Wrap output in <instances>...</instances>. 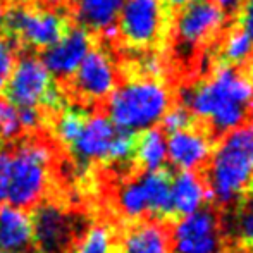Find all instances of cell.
<instances>
[{"label":"cell","instance_id":"cell-19","mask_svg":"<svg viewBox=\"0 0 253 253\" xmlns=\"http://www.w3.org/2000/svg\"><path fill=\"white\" fill-rule=\"evenodd\" d=\"M167 159V136L160 126L136 131L134 167L138 172H148L164 166Z\"/></svg>","mask_w":253,"mask_h":253},{"label":"cell","instance_id":"cell-22","mask_svg":"<svg viewBox=\"0 0 253 253\" xmlns=\"http://www.w3.org/2000/svg\"><path fill=\"white\" fill-rule=\"evenodd\" d=\"M16 55H17V52H16V48H14V45L10 43L3 35H0V93H2L7 78H9L10 71H12V67H14Z\"/></svg>","mask_w":253,"mask_h":253},{"label":"cell","instance_id":"cell-9","mask_svg":"<svg viewBox=\"0 0 253 253\" xmlns=\"http://www.w3.org/2000/svg\"><path fill=\"white\" fill-rule=\"evenodd\" d=\"M52 84L53 78L42 64L40 57L31 52H21L16 55L2 95L16 107H38Z\"/></svg>","mask_w":253,"mask_h":253},{"label":"cell","instance_id":"cell-14","mask_svg":"<svg viewBox=\"0 0 253 253\" xmlns=\"http://www.w3.org/2000/svg\"><path fill=\"white\" fill-rule=\"evenodd\" d=\"M170 227L153 219L123 220L117 226V243L121 253H169Z\"/></svg>","mask_w":253,"mask_h":253},{"label":"cell","instance_id":"cell-27","mask_svg":"<svg viewBox=\"0 0 253 253\" xmlns=\"http://www.w3.org/2000/svg\"><path fill=\"white\" fill-rule=\"evenodd\" d=\"M166 2L169 3L170 7H172V10H176V9H179V7L186 5V3L193 2V0H166Z\"/></svg>","mask_w":253,"mask_h":253},{"label":"cell","instance_id":"cell-26","mask_svg":"<svg viewBox=\"0 0 253 253\" xmlns=\"http://www.w3.org/2000/svg\"><path fill=\"white\" fill-rule=\"evenodd\" d=\"M33 2L42 3V5H47V7H53V9H66L67 10L69 0H33Z\"/></svg>","mask_w":253,"mask_h":253},{"label":"cell","instance_id":"cell-15","mask_svg":"<svg viewBox=\"0 0 253 253\" xmlns=\"http://www.w3.org/2000/svg\"><path fill=\"white\" fill-rule=\"evenodd\" d=\"M227 253H253V183L220 212Z\"/></svg>","mask_w":253,"mask_h":253},{"label":"cell","instance_id":"cell-20","mask_svg":"<svg viewBox=\"0 0 253 253\" xmlns=\"http://www.w3.org/2000/svg\"><path fill=\"white\" fill-rule=\"evenodd\" d=\"M117 238V222L100 217L90 224L86 233L78 240L71 253H109Z\"/></svg>","mask_w":253,"mask_h":253},{"label":"cell","instance_id":"cell-10","mask_svg":"<svg viewBox=\"0 0 253 253\" xmlns=\"http://www.w3.org/2000/svg\"><path fill=\"white\" fill-rule=\"evenodd\" d=\"M209 126L203 121L167 134V157L179 170H202L215 147Z\"/></svg>","mask_w":253,"mask_h":253},{"label":"cell","instance_id":"cell-8","mask_svg":"<svg viewBox=\"0 0 253 253\" xmlns=\"http://www.w3.org/2000/svg\"><path fill=\"white\" fill-rule=\"evenodd\" d=\"M172 253H227L220 212L205 203L170 227Z\"/></svg>","mask_w":253,"mask_h":253},{"label":"cell","instance_id":"cell-16","mask_svg":"<svg viewBox=\"0 0 253 253\" xmlns=\"http://www.w3.org/2000/svg\"><path fill=\"white\" fill-rule=\"evenodd\" d=\"M172 177L174 172L169 166L141 172V183L147 195L148 219L166 222L169 226L176 224L172 210Z\"/></svg>","mask_w":253,"mask_h":253},{"label":"cell","instance_id":"cell-12","mask_svg":"<svg viewBox=\"0 0 253 253\" xmlns=\"http://www.w3.org/2000/svg\"><path fill=\"white\" fill-rule=\"evenodd\" d=\"M93 35L88 33L81 26L73 24L66 37H62L57 43L42 50L37 55L40 57L42 64L47 67L53 80L64 81L78 69V66L84 59L88 50L93 47Z\"/></svg>","mask_w":253,"mask_h":253},{"label":"cell","instance_id":"cell-25","mask_svg":"<svg viewBox=\"0 0 253 253\" xmlns=\"http://www.w3.org/2000/svg\"><path fill=\"white\" fill-rule=\"evenodd\" d=\"M7 170H9V153L3 150V148H0V205L5 200Z\"/></svg>","mask_w":253,"mask_h":253},{"label":"cell","instance_id":"cell-6","mask_svg":"<svg viewBox=\"0 0 253 253\" xmlns=\"http://www.w3.org/2000/svg\"><path fill=\"white\" fill-rule=\"evenodd\" d=\"M67 103L93 112L100 110L114 88L119 84V67L109 42L95 38L78 69L67 80L57 81Z\"/></svg>","mask_w":253,"mask_h":253},{"label":"cell","instance_id":"cell-24","mask_svg":"<svg viewBox=\"0 0 253 253\" xmlns=\"http://www.w3.org/2000/svg\"><path fill=\"white\" fill-rule=\"evenodd\" d=\"M238 23L243 26V30L247 31L253 42V0H243L240 16H238Z\"/></svg>","mask_w":253,"mask_h":253},{"label":"cell","instance_id":"cell-21","mask_svg":"<svg viewBox=\"0 0 253 253\" xmlns=\"http://www.w3.org/2000/svg\"><path fill=\"white\" fill-rule=\"evenodd\" d=\"M23 126L19 121V110L7 98H0V143L9 145L23 136Z\"/></svg>","mask_w":253,"mask_h":253},{"label":"cell","instance_id":"cell-23","mask_svg":"<svg viewBox=\"0 0 253 253\" xmlns=\"http://www.w3.org/2000/svg\"><path fill=\"white\" fill-rule=\"evenodd\" d=\"M210 2L224 14V17H226L229 23L238 21L241 5H243V0H210Z\"/></svg>","mask_w":253,"mask_h":253},{"label":"cell","instance_id":"cell-3","mask_svg":"<svg viewBox=\"0 0 253 253\" xmlns=\"http://www.w3.org/2000/svg\"><path fill=\"white\" fill-rule=\"evenodd\" d=\"M31 247L37 253H71L93 222L81 197L50 193L31 210Z\"/></svg>","mask_w":253,"mask_h":253},{"label":"cell","instance_id":"cell-2","mask_svg":"<svg viewBox=\"0 0 253 253\" xmlns=\"http://www.w3.org/2000/svg\"><path fill=\"white\" fill-rule=\"evenodd\" d=\"M212 203L219 210L231 205L253 183V126H236L215 141L200 170Z\"/></svg>","mask_w":253,"mask_h":253},{"label":"cell","instance_id":"cell-28","mask_svg":"<svg viewBox=\"0 0 253 253\" xmlns=\"http://www.w3.org/2000/svg\"><path fill=\"white\" fill-rule=\"evenodd\" d=\"M248 117H250V124L253 126V98H252L250 105H248Z\"/></svg>","mask_w":253,"mask_h":253},{"label":"cell","instance_id":"cell-17","mask_svg":"<svg viewBox=\"0 0 253 253\" xmlns=\"http://www.w3.org/2000/svg\"><path fill=\"white\" fill-rule=\"evenodd\" d=\"M207 202V184L200 170H179L172 177V210L176 222Z\"/></svg>","mask_w":253,"mask_h":253},{"label":"cell","instance_id":"cell-11","mask_svg":"<svg viewBox=\"0 0 253 253\" xmlns=\"http://www.w3.org/2000/svg\"><path fill=\"white\" fill-rule=\"evenodd\" d=\"M117 133V126L102 112L93 110L88 116L80 136L69 148L74 167L88 169L91 166H100L105 162L110 143Z\"/></svg>","mask_w":253,"mask_h":253},{"label":"cell","instance_id":"cell-13","mask_svg":"<svg viewBox=\"0 0 253 253\" xmlns=\"http://www.w3.org/2000/svg\"><path fill=\"white\" fill-rule=\"evenodd\" d=\"M126 0H69L67 12L76 26H81L97 40L116 42V23Z\"/></svg>","mask_w":253,"mask_h":253},{"label":"cell","instance_id":"cell-7","mask_svg":"<svg viewBox=\"0 0 253 253\" xmlns=\"http://www.w3.org/2000/svg\"><path fill=\"white\" fill-rule=\"evenodd\" d=\"M172 16V7L166 0H126L112 45L124 50H164Z\"/></svg>","mask_w":253,"mask_h":253},{"label":"cell","instance_id":"cell-18","mask_svg":"<svg viewBox=\"0 0 253 253\" xmlns=\"http://www.w3.org/2000/svg\"><path fill=\"white\" fill-rule=\"evenodd\" d=\"M31 247V220L28 212L0 205V250L21 253Z\"/></svg>","mask_w":253,"mask_h":253},{"label":"cell","instance_id":"cell-29","mask_svg":"<svg viewBox=\"0 0 253 253\" xmlns=\"http://www.w3.org/2000/svg\"><path fill=\"white\" fill-rule=\"evenodd\" d=\"M21 253H37V250H35L33 247H28L26 250H23V252H21Z\"/></svg>","mask_w":253,"mask_h":253},{"label":"cell","instance_id":"cell-1","mask_svg":"<svg viewBox=\"0 0 253 253\" xmlns=\"http://www.w3.org/2000/svg\"><path fill=\"white\" fill-rule=\"evenodd\" d=\"M253 98V60L238 67H213L209 76L179 84L174 100L183 103L219 140L248 117Z\"/></svg>","mask_w":253,"mask_h":253},{"label":"cell","instance_id":"cell-5","mask_svg":"<svg viewBox=\"0 0 253 253\" xmlns=\"http://www.w3.org/2000/svg\"><path fill=\"white\" fill-rule=\"evenodd\" d=\"M66 9H53L33 0H9L0 31L17 53H40L66 37L73 26Z\"/></svg>","mask_w":253,"mask_h":253},{"label":"cell","instance_id":"cell-4","mask_svg":"<svg viewBox=\"0 0 253 253\" xmlns=\"http://www.w3.org/2000/svg\"><path fill=\"white\" fill-rule=\"evenodd\" d=\"M174 102V88L162 80H121L102 105V112L121 129L140 131L155 126Z\"/></svg>","mask_w":253,"mask_h":253},{"label":"cell","instance_id":"cell-31","mask_svg":"<svg viewBox=\"0 0 253 253\" xmlns=\"http://www.w3.org/2000/svg\"><path fill=\"white\" fill-rule=\"evenodd\" d=\"M0 148H2V143H0Z\"/></svg>","mask_w":253,"mask_h":253},{"label":"cell","instance_id":"cell-30","mask_svg":"<svg viewBox=\"0 0 253 253\" xmlns=\"http://www.w3.org/2000/svg\"><path fill=\"white\" fill-rule=\"evenodd\" d=\"M0 253H10V252H5V250H0Z\"/></svg>","mask_w":253,"mask_h":253}]
</instances>
